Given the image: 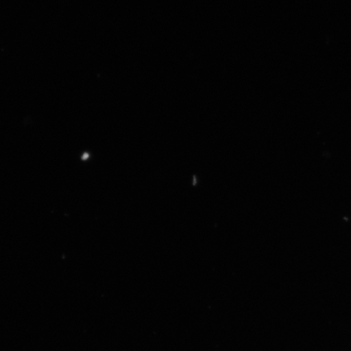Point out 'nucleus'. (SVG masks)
I'll return each instance as SVG.
<instances>
[]
</instances>
